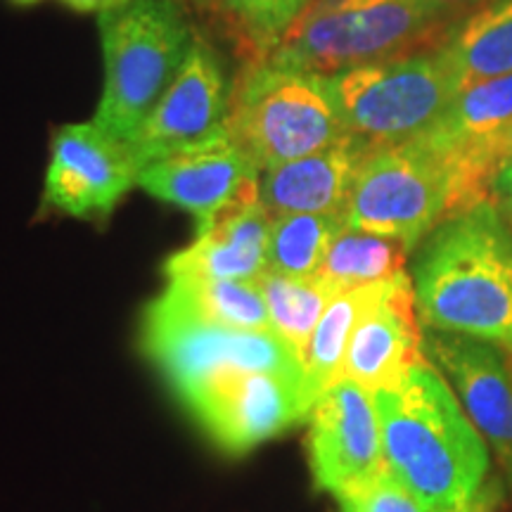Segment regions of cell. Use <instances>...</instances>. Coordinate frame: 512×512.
Wrapping results in <instances>:
<instances>
[{"mask_svg": "<svg viewBox=\"0 0 512 512\" xmlns=\"http://www.w3.org/2000/svg\"><path fill=\"white\" fill-rule=\"evenodd\" d=\"M392 475L427 512H456L489 479V448L430 361L373 394Z\"/></svg>", "mask_w": 512, "mask_h": 512, "instance_id": "cell-1", "label": "cell"}, {"mask_svg": "<svg viewBox=\"0 0 512 512\" xmlns=\"http://www.w3.org/2000/svg\"><path fill=\"white\" fill-rule=\"evenodd\" d=\"M413 287L425 328L484 339L512 354V228L496 200L427 235Z\"/></svg>", "mask_w": 512, "mask_h": 512, "instance_id": "cell-2", "label": "cell"}, {"mask_svg": "<svg viewBox=\"0 0 512 512\" xmlns=\"http://www.w3.org/2000/svg\"><path fill=\"white\" fill-rule=\"evenodd\" d=\"M458 10L432 0H311L264 60L330 76L411 55L444 34Z\"/></svg>", "mask_w": 512, "mask_h": 512, "instance_id": "cell-3", "label": "cell"}, {"mask_svg": "<svg viewBox=\"0 0 512 512\" xmlns=\"http://www.w3.org/2000/svg\"><path fill=\"white\" fill-rule=\"evenodd\" d=\"M105 86L93 121L128 140L176 79L195 34L178 0H133L100 12Z\"/></svg>", "mask_w": 512, "mask_h": 512, "instance_id": "cell-4", "label": "cell"}, {"mask_svg": "<svg viewBox=\"0 0 512 512\" xmlns=\"http://www.w3.org/2000/svg\"><path fill=\"white\" fill-rule=\"evenodd\" d=\"M226 126L242 150L271 169L349 136L323 76L254 60L230 86Z\"/></svg>", "mask_w": 512, "mask_h": 512, "instance_id": "cell-5", "label": "cell"}, {"mask_svg": "<svg viewBox=\"0 0 512 512\" xmlns=\"http://www.w3.org/2000/svg\"><path fill=\"white\" fill-rule=\"evenodd\" d=\"M458 214L451 164L425 138L415 136L403 143L373 145L356 174L344 221L413 249L439 223Z\"/></svg>", "mask_w": 512, "mask_h": 512, "instance_id": "cell-6", "label": "cell"}, {"mask_svg": "<svg viewBox=\"0 0 512 512\" xmlns=\"http://www.w3.org/2000/svg\"><path fill=\"white\" fill-rule=\"evenodd\" d=\"M323 81L347 131L373 145L425 133L463 88L439 48L342 69Z\"/></svg>", "mask_w": 512, "mask_h": 512, "instance_id": "cell-7", "label": "cell"}, {"mask_svg": "<svg viewBox=\"0 0 512 512\" xmlns=\"http://www.w3.org/2000/svg\"><path fill=\"white\" fill-rule=\"evenodd\" d=\"M143 349L176 394L221 368H252L302 380V361L273 330H233L200 323L152 302L143 320Z\"/></svg>", "mask_w": 512, "mask_h": 512, "instance_id": "cell-8", "label": "cell"}, {"mask_svg": "<svg viewBox=\"0 0 512 512\" xmlns=\"http://www.w3.org/2000/svg\"><path fill=\"white\" fill-rule=\"evenodd\" d=\"M178 396L228 453H245L309 418L302 380L271 370L221 368Z\"/></svg>", "mask_w": 512, "mask_h": 512, "instance_id": "cell-9", "label": "cell"}, {"mask_svg": "<svg viewBox=\"0 0 512 512\" xmlns=\"http://www.w3.org/2000/svg\"><path fill=\"white\" fill-rule=\"evenodd\" d=\"M140 164L126 140L86 121L55 133L43 188V202L83 221L110 216L131 188H138Z\"/></svg>", "mask_w": 512, "mask_h": 512, "instance_id": "cell-10", "label": "cell"}, {"mask_svg": "<svg viewBox=\"0 0 512 512\" xmlns=\"http://www.w3.org/2000/svg\"><path fill=\"white\" fill-rule=\"evenodd\" d=\"M313 484L332 496L349 494L387 470L375 399L351 380H339L309 413Z\"/></svg>", "mask_w": 512, "mask_h": 512, "instance_id": "cell-11", "label": "cell"}, {"mask_svg": "<svg viewBox=\"0 0 512 512\" xmlns=\"http://www.w3.org/2000/svg\"><path fill=\"white\" fill-rule=\"evenodd\" d=\"M259 181V164L235 143L226 124L204 140L143 166L138 174V188L190 211L197 226L233 204L259 197Z\"/></svg>", "mask_w": 512, "mask_h": 512, "instance_id": "cell-12", "label": "cell"}, {"mask_svg": "<svg viewBox=\"0 0 512 512\" xmlns=\"http://www.w3.org/2000/svg\"><path fill=\"white\" fill-rule=\"evenodd\" d=\"M228 102L230 86L216 50L197 36L155 110L126 140L140 169L219 131L226 124Z\"/></svg>", "mask_w": 512, "mask_h": 512, "instance_id": "cell-13", "label": "cell"}, {"mask_svg": "<svg viewBox=\"0 0 512 512\" xmlns=\"http://www.w3.org/2000/svg\"><path fill=\"white\" fill-rule=\"evenodd\" d=\"M425 356L451 380L467 418L494 446L512 482V354L484 339L430 330Z\"/></svg>", "mask_w": 512, "mask_h": 512, "instance_id": "cell-14", "label": "cell"}, {"mask_svg": "<svg viewBox=\"0 0 512 512\" xmlns=\"http://www.w3.org/2000/svg\"><path fill=\"white\" fill-rule=\"evenodd\" d=\"M420 363H427L425 332L413 278L403 271L389 280L382 297L358 320L344 356L342 380L375 394L399 384Z\"/></svg>", "mask_w": 512, "mask_h": 512, "instance_id": "cell-15", "label": "cell"}, {"mask_svg": "<svg viewBox=\"0 0 512 512\" xmlns=\"http://www.w3.org/2000/svg\"><path fill=\"white\" fill-rule=\"evenodd\" d=\"M271 221L259 197L219 211L197 226L190 247L164 261L166 280H247L268 271Z\"/></svg>", "mask_w": 512, "mask_h": 512, "instance_id": "cell-16", "label": "cell"}, {"mask_svg": "<svg viewBox=\"0 0 512 512\" xmlns=\"http://www.w3.org/2000/svg\"><path fill=\"white\" fill-rule=\"evenodd\" d=\"M370 150L373 143L349 133L309 157L264 169L259 200L271 216L344 214L358 169Z\"/></svg>", "mask_w": 512, "mask_h": 512, "instance_id": "cell-17", "label": "cell"}, {"mask_svg": "<svg viewBox=\"0 0 512 512\" xmlns=\"http://www.w3.org/2000/svg\"><path fill=\"white\" fill-rule=\"evenodd\" d=\"M389 280L342 292L325 309L302 358V399L306 413H311L313 403L328 392L332 384L342 380L344 356H347L358 320L382 297Z\"/></svg>", "mask_w": 512, "mask_h": 512, "instance_id": "cell-18", "label": "cell"}, {"mask_svg": "<svg viewBox=\"0 0 512 512\" xmlns=\"http://www.w3.org/2000/svg\"><path fill=\"white\" fill-rule=\"evenodd\" d=\"M460 83L512 74V0H491L456 22L439 41Z\"/></svg>", "mask_w": 512, "mask_h": 512, "instance_id": "cell-19", "label": "cell"}, {"mask_svg": "<svg viewBox=\"0 0 512 512\" xmlns=\"http://www.w3.org/2000/svg\"><path fill=\"white\" fill-rule=\"evenodd\" d=\"M155 302L178 316L219 328L271 330L264 294L247 280H169Z\"/></svg>", "mask_w": 512, "mask_h": 512, "instance_id": "cell-20", "label": "cell"}, {"mask_svg": "<svg viewBox=\"0 0 512 512\" xmlns=\"http://www.w3.org/2000/svg\"><path fill=\"white\" fill-rule=\"evenodd\" d=\"M254 283L264 294L271 330L302 361L325 309L342 292L318 273L309 278H292L266 271Z\"/></svg>", "mask_w": 512, "mask_h": 512, "instance_id": "cell-21", "label": "cell"}, {"mask_svg": "<svg viewBox=\"0 0 512 512\" xmlns=\"http://www.w3.org/2000/svg\"><path fill=\"white\" fill-rule=\"evenodd\" d=\"M408 252L411 249L401 240L344 226L332 240L318 275L339 292H349L403 273Z\"/></svg>", "mask_w": 512, "mask_h": 512, "instance_id": "cell-22", "label": "cell"}, {"mask_svg": "<svg viewBox=\"0 0 512 512\" xmlns=\"http://www.w3.org/2000/svg\"><path fill=\"white\" fill-rule=\"evenodd\" d=\"M347 226L344 214H283L273 216L268 238V271L309 278L323 266L325 254Z\"/></svg>", "mask_w": 512, "mask_h": 512, "instance_id": "cell-23", "label": "cell"}, {"mask_svg": "<svg viewBox=\"0 0 512 512\" xmlns=\"http://www.w3.org/2000/svg\"><path fill=\"white\" fill-rule=\"evenodd\" d=\"M221 3L223 22L252 50L256 60H264L283 41L297 17L309 8L311 0H221Z\"/></svg>", "mask_w": 512, "mask_h": 512, "instance_id": "cell-24", "label": "cell"}, {"mask_svg": "<svg viewBox=\"0 0 512 512\" xmlns=\"http://www.w3.org/2000/svg\"><path fill=\"white\" fill-rule=\"evenodd\" d=\"M337 503L342 512H427L389 467L368 484L337 496Z\"/></svg>", "mask_w": 512, "mask_h": 512, "instance_id": "cell-25", "label": "cell"}, {"mask_svg": "<svg viewBox=\"0 0 512 512\" xmlns=\"http://www.w3.org/2000/svg\"><path fill=\"white\" fill-rule=\"evenodd\" d=\"M503 489L498 479H486V484L456 512H501Z\"/></svg>", "mask_w": 512, "mask_h": 512, "instance_id": "cell-26", "label": "cell"}, {"mask_svg": "<svg viewBox=\"0 0 512 512\" xmlns=\"http://www.w3.org/2000/svg\"><path fill=\"white\" fill-rule=\"evenodd\" d=\"M494 200L498 207L505 209V214L512 216V159L505 162L498 171L494 181Z\"/></svg>", "mask_w": 512, "mask_h": 512, "instance_id": "cell-27", "label": "cell"}, {"mask_svg": "<svg viewBox=\"0 0 512 512\" xmlns=\"http://www.w3.org/2000/svg\"><path fill=\"white\" fill-rule=\"evenodd\" d=\"M62 3L79 12H110L124 8V5L133 3V0H62Z\"/></svg>", "mask_w": 512, "mask_h": 512, "instance_id": "cell-28", "label": "cell"}, {"mask_svg": "<svg viewBox=\"0 0 512 512\" xmlns=\"http://www.w3.org/2000/svg\"><path fill=\"white\" fill-rule=\"evenodd\" d=\"M185 8L195 10L197 15H207L211 19H221L223 22V3L221 0H178Z\"/></svg>", "mask_w": 512, "mask_h": 512, "instance_id": "cell-29", "label": "cell"}, {"mask_svg": "<svg viewBox=\"0 0 512 512\" xmlns=\"http://www.w3.org/2000/svg\"><path fill=\"white\" fill-rule=\"evenodd\" d=\"M432 3L446 5V8L463 12L465 8H472V5H486V3H491V0H432Z\"/></svg>", "mask_w": 512, "mask_h": 512, "instance_id": "cell-30", "label": "cell"}, {"mask_svg": "<svg viewBox=\"0 0 512 512\" xmlns=\"http://www.w3.org/2000/svg\"><path fill=\"white\" fill-rule=\"evenodd\" d=\"M505 150H508V162H510V159H512V128L508 133V140H505Z\"/></svg>", "mask_w": 512, "mask_h": 512, "instance_id": "cell-31", "label": "cell"}, {"mask_svg": "<svg viewBox=\"0 0 512 512\" xmlns=\"http://www.w3.org/2000/svg\"><path fill=\"white\" fill-rule=\"evenodd\" d=\"M12 3H15V5H34V3H38V0H12Z\"/></svg>", "mask_w": 512, "mask_h": 512, "instance_id": "cell-32", "label": "cell"}]
</instances>
